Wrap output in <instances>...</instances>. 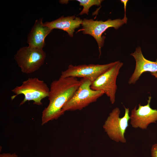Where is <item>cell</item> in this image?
Here are the masks:
<instances>
[{
    "label": "cell",
    "mask_w": 157,
    "mask_h": 157,
    "mask_svg": "<svg viewBox=\"0 0 157 157\" xmlns=\"http://www.w3.org/2000/svg\"><path fill=\"white\" fill-rule=\"evenodd\" d=\"M127 20L124 18L114 20L109 19L105 21L94 20L92 19H84L81 24L82 28L78 31H82L84 34H88L95 39L97 43L99 52L101 55V48L104 45L105 37L102 34L108 28L113 27L115 29L127 22Z\"/></svg>",
    "instance_id": "cell-6"
},
{
    "label": "cell",
    "mask_w": 157,
    "mask_h": 157,
    "mask_svg": "<svg viewBox=\"0 0 157 157\" xmlns=\"http://www.w3.org/2000/svg\"><path fill=\"white\" fill-rule=\"evenodd\" d=\"M128 0H121V1L123 4L124 7V19L127 20V18L126 16V4L127 2H128Z\"/></svg>",
    "instance_id": "cell-16"
},
{
    "label": "cell",
    "mask_w": 157,
    "mask_h": 157,
    "mask_svg": "<svg viewBox=\"0 0 157 157\" xmlns=\"http://www.w3.org/2000/svg\"><path fill=\"white\" fill-rule=\"evenodd\" d=\"M151 154L152 157H157V144H154L152 146Z\"/></svg>",
    "instance_id": "cell-14"
},
{
    "label": "cell",
    "mask_w": 157,
    "mask_h": 157,
    "mask_svg": "<svg viewBox=\"0 0 157 157\" xmlns=\"http://www.w3.org/2000/svg\"><path fill=\"white\" fill-rule=\"evenodd\" d=\"M151 98V96L149 97L147 105L142 106L140 104L138 109L135 106L132 110L130 116V123L133 128L146 129L150 124L156 123L157 110L151 108L150 104Z\"/></svg>",
    "instance_id": "cell-9"
},
{
    "label": "cell",
    "mask_w": 157,
    "mask_h": 157,
    "mask_svg": "<svg viewBox=\"0 0 157 157\" xmlns=\"http://www.w3.org/2000/svg\"><path fill=\"white\" fill-rule=\"evenodd\" d=\"M79 2L80 5L83 7V8L79 15H82L85 14L88 15L89 9L94 5L99 6L101 5L103 0H77Z\"/></svg>",
    "instance_id": "cell-13"
},
{
    "label": "cell",
    "mask_w": 157,
    "mask_h": 157,
    "mask_svg": "<svg viewBox=\"0 0 157 157\" xmlns=\"http://www.w3.org/2000/svg\"><path fill=\"white\" fill-rule=\"evenodd\" d=\"M0 157H18L15 153H4L0 154Z\"/></svg>",
    "instance_id": "cell-15"
},
{
    "label": "cell",
    "mask_w": 157,
    "mask_h": 157,
    "mask_svg": "<svg viewBox=\"0 0 157 157\" xmlns=\"http://www.w3.org/2000/svg\"><path fill=\"white\" fill-rule=\"evenodd\" d=\"M151 74L154 76L155 78H157V72L151 73Z\"/></svg>",
    "instance_id": "cell-17"
},
{
    "label": "cell",
    "mask_w": 157,
    "mask_h": 157,
    "mask_svg": "<svg viewBox=\"0 0 157 157\" xmlns=\"http://www.w3.org/2000/svg\"><path fill=\"white\" fill-rule=\"evenodd\" d=\"M116 62L103 65L90 64L77 66L70 64L66 70L62 72L60 77H81L88 79L92 83Z\"/></svg>",
    "instance_id": "cell-8"
},
{
    "label": "cell",
    "mask_w": 157,
    "mask_h": 157,
    "mask_svg": "<svg viewBox=\"0 0 157 157\" xmlns=\"http://www.w3.org/2000/svg\"><path fill=\"white\" fill-rule=\"evenodd\" d=\"M50 89L43 80L36 77L30 78L23 82L22 84L11 90L15 95L11 97L12 100L17 96L22 94L24 98L20 104H24L26 101H32L33 104L42 105V100L48 97Z\"/></svg>",
    "instance_id": "cell-2"
},
{
    "label": "cell",
    "mask_w": 157,
    "mask_h": 157,
    "mask_svg": "<svg viewBox=\"0 0 157 157\" xmlns=\"http://www.w3.org/2000/svg\"><path fill=\"white\" fill-rule=\"evenodd\" d=\"M83 20L79 17H76L74 15L66 17L63 16L52 21L45 22L44 25L52 30L58 29L63 30L72 37L75 29L79 27L82 24Z\"/></svg>",
    "instance_id": "cell-12"
},
{
    "label": "cell",
    "mask_w": 157,
    "mask_h": 157,
    "mask_svg": "<svg viewBox=\"0 0 157 157\" xmlns=\"http://www.w3.org/2000/svg\"><path fill=\"white\" fill-rule=\"evenodd\" d=\"M130 55L134 58L136 64L134 72L128 82L129 84H135L144 72H157V59L155 62L146 59L142 54L140 47L136 48L135 51Z\"/></svg>",
    "instance_id": "cell-10"
},
{
    "label": "cell",
    "mask_w": 157,
    "mask_h": 157,
    "mask_svg": "<svg viewBox=\"0 0 157 157\" xmlns=\"http://www.w3.org/2000/svg\"><path fill=\"white\" fill-rule=\"evenodd\" d=\"M80 85L72 98L64 106L62 110L66 111L81 110L95 102L105 93L101 90L92 89V82L89 79L81 78Z\"/></svg>",
    "instance_id": "cell-3"
},
{
    "label": "cell",
    "mask_w": 157,
    "mask_h": 157,
    "mask_svg": "<svg viewBox=\"0 0 157 157\" xmlns=\"http://www.w3.org/2000/svg\"><path fill=\"white\" fill-rule=\"evenodd\" d=\"M124 108L125 113L123 117H119L120 110L116 107L109 113L103 126L104 131L111 139L117 142L123 143L126 142L124 135L130 119L129 108L124 106Z\"/></svg>",
    "instance_id": "cell-5"
},
{
    "label": "cell",
    "mask_w": 157,
    "mask_h": 157,
    "mask_svg": "<svg viewBox=\"0 0 157 157\" xmlns=\"http://www.w3.org/2000/svg\"><path fill=\"white\" fill-rule=\"evenodd\" d=\"M42 18L36 20L27 36V43L31 47L43 49L45 46V39L52 31L44 25Z\"/></svg>",
    "instance_id": "cell-11"
},
{
    "label": "cell",
    "mask_w": 157,
    "mask_h": 157,
    "mask_svg": "<svg viewBox=\"0 0 157 157\" xmlns=\"http://www.w3.org/2000/svg\"><path fill=\"white\" fill-rule=\"evenodd\" d=\"M46 57V53L43 49L28 46L20 48L14 58L22 72L30 74L39 69Z\"/></svg>",
    "instance_id": "cell-4"
},
{
    "label": "cell",
    "mask_w": 157,
    "mask_h": 157,
    "mask_svg": "<svg viewBox=\"0 0 157 157\" xmlns=\"http://www.w3.org/2000/svg\"><path fill=\"white\" fill-rule=\"evenodd\" d=\"M123 65V63L116 61L114 65L92 82L91 85L93 90L103 91L109 97L112 104L115 102L117 77Z\"/></svg>",
    "instance_id": "cell-7"
},
{
    "label": "cell",
    "mask_w": 157,
    "mask_h": 157,
    "mask_svg": "<svg viewBox=\"0 0 157 157\" xmlns=\"http://www.w3.org/2000/svg\"><path fill=\"white\" fill-rule=\"evenodd\" d=\"M80 84V80L72 77H60L52 82L48 97L49 104L42 112V125L58 119L64 113L63 106L72 98Z\"/></svg>",
    "instance_id": "cell-1"
}]
</instances>
